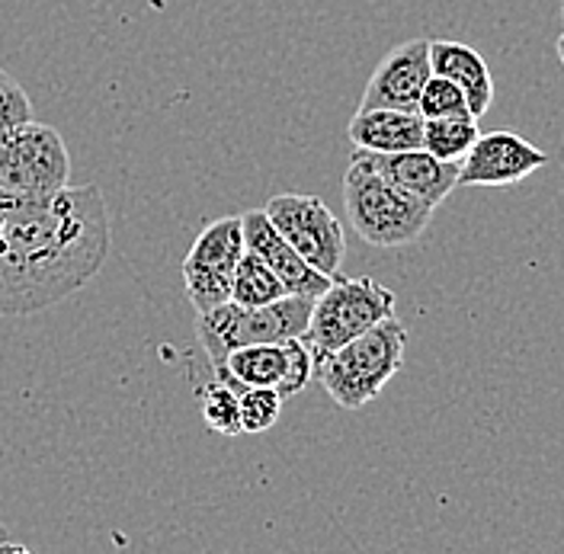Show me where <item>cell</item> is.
<instances>
[{"mask_svg": "<svg viewBox=\"0 0 564 554\" xmlns=\"http://www.w3.org/2000/svg\"><path fill=\"white\" fill-rule=\"evenodd\" d=\"M112 221L97 183L0 199V317L62 305L104 270Z\"/></svg>", "mask_w": 564, "mask_h": 554, "instance_id": "6da1fadb", "label": "cell"}, {"mask_svg": "<svg viewBox=\"0 0 564 554\" xmlns=\"http://www.w3.org/2000/svg\"><path fill=\"white\" fill-rule=\"evenodd\" d=\"M408 327L398 317L379 321L372 330L334 349L315 366V379L324 384L330 401L344 411H359L382 394L388 381L404 366Z\"/></svg>", "mask_w": 564, "mask_h": 554, "instance_id": "7a4b0ae2", "label": "cell"}, {"mask_svg": "<svg viewBox=\"0 0 564 554\" xmlns=\"http://www.w3.org/2000/svg\"><path fill=\"white\" fill-rule=\"evenodd\" d=\"M344 206L352 231L366 243L386 250L421 241L436 211L356 157H350V167L344 174Z\"/></svg>", "mask_w": 564, "mask_h": 554, "instance_id": "3957f363", "label": "cell"}, {"mask_svg": "<svg viewBox=\"0 0 564 554\" xmlns=\"http://www.w3.org/2000/svg\"><path fill=\"white\" fill-rule=\"evenodd\" d=\"M312 305H315V298L282 295L260 308L225 302L212 312H196V337L209 356L212 372L221 369L228 349L245 347V344H280V340L302 337L308 327V317H312Z\"/></svg>", "mask_w": 564, "mask_h": 554, "instance_id": "277c9868", "label": "cell"}, {"mask_svg": "<svg viewBox=\"0 0 564 554\" xmlns=\"http://www.w3.org/2000/svg\"><path fill=\"white\" fill-rule=\"evenodd\" d=\"M386 317H394V292L391 289L369 276H334L312 305V317L302 334V344L308 347L317 366L324 356L356 340L359 334L372 330Z\"/></svg>", "mask_w": 564, "mask_h": 554, "instance_id": "5b68a950", "label": "cell"}, {"mask_svg": "<svg viewBox=\"0 0 564 554\" xmlns=\"http://www.w3.org/2000/svg\"><path fill=\"white\" fill-rule=\"evenodd\" d=\"M70 154L65 139L42 122H23L0 139V199H33L65 189Z\"/></svg>", "mask_w": 564, "mask_h": 554, "instance_id": "8992f818", "label": "cell"}, {"mask_svg": "<svg viewBox=\"0 0 564 554\" xmlns=\"http://www.w3.org/2000/svg\"><path fill=\"white\" fill-rule=\"evenodd\" d=\"M263 211L308 267H315L317 273L330 279L340 273L344 257H347L344 225L317 196L282 193V196H273Z\"/></svg>", "mask_w": 564, "mask_h": 554, "instance_id": "52a82bcc", "label": "cell"}, {"mask_svg": "<svg viewBox=\"0 0 564 554\" xmlns=\"http://www.w3.org/2000/svg\"><path fill=\"white\" fill-rule=\"evenodd\" d=\"M245 250L241 218H215L203 228L183 260L186 298L196 312H212L231 302V276Z\"/></svg>", "mask_w": 564, "mask_h": 554, "instance_id": "ba28073f", "label": "cell"}, {"mask_svg": "<svg viewBox=\"0 0 564 554\" xmlns=\"http://www.w3.org/2000/svg\"><path fill=\"white\" fill-rule=\"evenodd\" d=\"M549 154L513 132H488L458 161V186H517L549 167Z\"/></svg>", "mask_w": 564, "mask_h": 554, "instance_id": "9c48e42d", "label": "cell"}, {"mask_svg": "<svg viewBox=\"0 0 564 554\" xmlns=\"http://www.w3.org/2000/svg\"><path fill=\"white\" fill-rule=\"evenodd\" d=\"M352 157L382 174L398 189L423 199L426 206H443L446 196L458 186V161H440L426 148L394 151V154H376L352 148Z\"/></svg>", "mask_w": 564, "mask_h": 554, "instance_id": "30bf717a", "label": "cell"}, {"mask_svg": "<svg viewBox=\"0 0 564 554\" xmlns=\"http://www.w3.org/2000/svg\"><path fill=\"white\" fill-rule=\"evenodd\" d=\"M430 39L401 42L372 70L359 109H411L417 112L423 84L430 80Z\"/></svg>", "mask_w": 564, "mask_h": 554, "instance_id": "8fae6325", "label": "cell"}, {"mask_svg": "<svg viewBox=\"0 0 564 554\" xmlns=\"http://www.w3.org/2000/svg\"><path fill=\"white\" fill-rule=\"evenodd\" d=\"M241 228H245V247L250 253H257L285 285L289 295H305V298H317L327 285L330 276L317 273L315 267H308L299 250L282 238L273 228V221L267 218L263 208H250L241 215Z\"/></svg>", "mask_w": 564, "mask_h": 554, "instance_id": "7c38bea8", "label": "cell"}, {"mask_svg": "<svg viewBox=\"0 0 564 554\" xmlns=\"http://www.w3.org/2000/svg\"><path fill=\"white\" fill-rule=\"evenodd\" d=\"M292 347H295V337L280 340V344H245V347L228 349L221 369L212 376H215V381L228 384L235 394L241 388H273L285 398Z\"/></svg>", "mask_w": 564, "mask_h": 554, "instance_id": "4fadbf2b", "label": "cell"}, {"mask_svg": "<svg viewBox=\"0 0 564 554\" xmlns=\"http://www.w3.org/2000/svg\"><path fill=\"white\" fill-rule=\"evenodd\" d=\"M430 68L440 77H449L465 94L468 109L475 119H481L494 104V77L488 62L465 42L449 39H430Z\"/></svg>", "mask_w": 564, "mask_h": 554, "instance_id": "5bb4252c", "label": "cell"}, {"mask_svg": "<svg viewBox=\"0 0 564 554\" xmlns=\"http://www.w3.org/2000/svg\"><path fill=\"white\" fill-rule=\"evenodd\" d=\"M347 135L359 151H411L423 148V116L411 109H359L350 119Z\"/></svg>", "mask_w": 564, "mask_h": 554, "instance_id": "9a60e30c", "label": "cell"}, {"mask_svg": "<svg viewBox=\"0 0 564 554\" xmlns=\"http://www.w3.org/2000/svg\"><path fill=\"white\" fill-rule=\"evenodd\" d=\"M282 295H289V292H285L280 276L257 253L245 250L238 267H235V276H231V302L245 305V308H260V305H270Z\"/></svg>", "mask_w": 564, "mask_h": 554, "instance_id": "2e32d148", "label": "cell"}, {"mask_svg": "<svg viewBox=\"0 0 564 554\" xmlns=\"http://www.w3.org/2000/svg\"><path fill=\"white\" fill-rule=\"evenodd\" d=\"M478 119L475 116H443L423 119V148L440 161H462L468 148L478 141Z\"/></svg>", "mask_w": 564, "mask_h": 554, "instance_id": "e0dca14e", "label": "cell"}, {"mask_svg": "<svg viewBox=\"0 0 564 554\" xmlns=\"http://www.w3.org/2000/svg\"><path fill=\"white\" fill-rule=\"evenodd\" d=\"M199 398H203V420L209 423L212 433H221V436H241V411H238V394L221 384V381H212L206 388H199Z\"/></svg>", "mask_w": 564, "mask_h": 554, "instance_id": "ac0fdd59", "label": "cell"}, {"mask_svg": "<svg viewBox=\"0 0 564 554\" xmlns=\"http://www.w3.org/2000/svg\"><path fill=\"white\" fill-rule=\"evenodd\" d=\"M280 391L273 388H241L238 411H241V433H267L282 414Z\"/></svg>", "mask_w": 564, "mask_h": 554, "instance_id": "d6986e66", "label": "cell"}, {"mask_svg": "<svg viewBox=\"0 0 564 554\" xmlns=\"http://www.w3.org/2000/svg\"><path fill=\"white\" fill-rule=\"evenodd\" d=\"M417 112L423 119H443V116H471L465 94L458 90L449 77L430 74V80L423 84L421 100H417Z\"/></svg>", "mask_w": 564, "mask_h": 554, "instance_id": "ffe728a7", "label": "cell"}, {"mask_svg": "<svg viewBox=\"0 0 564 554\" xmlns=\"http://www.w3.org/2000/svg\"><path fill=\"white\" fill-rule=\"evenodd\" d=\"M33 119V104L26 97V90L0 68V139L13 129H20L23 122Z\"/></svg>", "mask_w": 564, "mask_h": 554, "instance_id": "44dd1931", "label": "cell"}, {"mask_svg": "<svg viewBox=\"0 0 564 554\" xmlns=\"http://www.w3.org/2000/svg\"><path fill=\"white\" fill-rule=\"evenodd\" d=\"M555 48H558V62H562V68H564V33L558 35V42H555Z\"/></svg>", "mask_w": 564, "mask_h": 554, "instance_id": "7402d4cb", "label": "cell"}, {"mask_svg": "<svg viewBox=\"0 0 564 554\" xmlns=\"http://www.w3.org/2000/svg\"><path fill=\"white\" fill-rule=\"evenodd\" d=\"M562 20H564V0H562Z\"/></svg>", "mask_w": 564, "mask_h": 554, "instance_id": "603a6c76", "label": "cell"}]
</instances>
